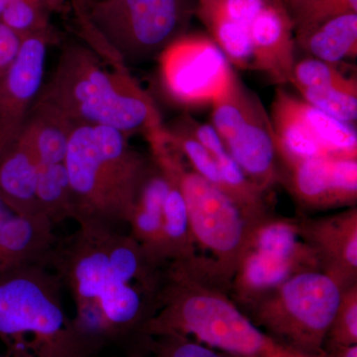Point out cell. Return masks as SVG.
<instances>
[{"label": "cell", "instance_id": "obj_1", "mask_svg": "<svg viewBox=\"0 0 357 357\" xmlns=\"http://www.w3.org/2000/svg\"><path fill=\"white\" fill-rule=\"evenodd\" d=\"M47 264L69 290L84 357H147L168 266L152 260L123 229L79 225L55 243Z\"/></svg>", "mask_w": 357, "mask_h": 357}, {"label": "cell", "instance_id": "obj_2", "mask_svg": "<svg viewBox=\"0 0 357 357\" xmlns=\"http://www.w3.org/2000/svg\"><path fill=\"white\" fill-rule=\"evenodd\" d=\"M98 52L79 42L62 47L48 83L37 100L49 103L76 126H107L128 137L163 128L156 105L126 66L110 69Z\"/></svg>", "mask_w": 357, "mask_h": 357}, {"label": "cell", "instance_id": "obj_3", "mask_svg": "<svg viewBox=\"0 0 357 357\" xmlns=\"http://www.w3.org/2000/svg\"><path fill=\"white\" fill-rule=\"evenodd\" d=\"M129 137L107 126H77L65 166L69 177L70 218L79 225L123 229L151 163Z\"/></svg>", "mask_w": 357, "mask_h": 357}, {"label": "cell", "instance_id": "obj_4", "mask_svg": "<svg viewBox=\"0 0 357 357\" xmlns=\"http://www.w3.org/2000/svg\"><path fill=\"white\" fill-rule=\"evenodd\" d=\"M227 289L184 264L167 272L158 312L148 335H194L199 342L238 357H309L287 349L246 316Z\"/></svg>", "mask_w": 357, "mask_h": 357}, {"label": "cell", "instance_id": "obj_5", "mask_svg": "<svg viewBox=\"0 0 357 357\" xmlns=\"http://www.w3.org/2000/svg\"><path fill=\"white\" fill-rule=\"evenodd\" d=\"M62 289L46 263L0 276V338L8 357H84Z\"/></svg>", "mask_w": 357, "mask_h": 357}, {"label": "cell", "instance_id": "obj_6", "mask_svg": "<svg viewBox=\"0 0 357 357\" xmlns=\"http://www.w3.org/2000/svg\"><path fill=\"white\" fill-rule=\"evenodd\" d=\"M166 159L184 196L195 245L206 255L195 258V264L230 290L253 231L261 222L249 218L225 192L188 168L180 150L169 152Z\"/></svg>", "mask_w": 357, "mask_h": 357}, {"label": "cell", "instance_id": "obj_7", "mask_svg": "<svg viewBox=\"0 0 357 357\" xmlns=\"http://www.w3.org/2000/svg\"><path fill=\"white\" fill-rule=\"evenodd\" d=\"M344 288L319 269L293 275L245 312L275 342L303 356L323 351Z\"/></svg>", "mask_w": 357, "mask_h": 357}, {"label": "cell", "instance_id": "obj_8", "mask_svg": "<svg viewBox=\"0 0 357 357\" xmlns=\"http://www.w3.org/2000/svg\"><path fill=\"white\" fill-rule=\"evenodd\" d=\"M81 8L89 30L121 64H137L184 33L187 0H96Z\"/></svg>", "mask_w": 357, "mask_h": 357}, {"label": "cell", "instance_id": "obj_9", "mask_svg": "<svg viewBox=\"0 0 357 357\" xmlns=\"http://www.w3.org/2000/svg\"><path fill=\"white\" fill-rule=\"evenodd\" d=\"M158 58L164 88L185 107L213 105L236 75L222 51L206 35L183 34Z\"/></svg>", "mask_w": 357, "mask_h": 357}, {"label": "cell", "instance_id": "obj_10", "mask_svg": "<svg viewBox=\"0 0 357 357\" xmlns=\"http://www.w3.org/2000/svg\"><path fill=\"white\" fill-rule=\"evenodd\" d=\"M52 39V30L21 39L17 55L0 77V151L18 135L38 98Z\"/></svg>", "mask_w": 357, "mask_h": 357}, {"label": "cell", "instance_id": "obj_11", "mask_svg": "<svg viewBox=\"0 0 357 357\" xmlns=\"http://www.w3.org/2000/svg\"><path fill=\"white\" fill-rule=\"evenodd\" d=\"M300 236L312 249L319 270L344 289L357 281V210L317 218H297Z\"/></svg>", "mask_w": 357, "mask_h": 357}, {"label": "cell", "instance_id": "obj_12", "mask_svg": "<svg viewBox=\"0 0 357 357\" xmlns=\"http://www.w3.org/2000/svg\"><path fill=\"white\" fill-rule=\"evenodd\" d=\"M227 153L241 167L246 177L266 192L280 175L277 167V149L270 116L253 93L248 112L236 132L225 143Z\"/></svg>", "mask_w": 357, "mask_h": 357}, {"label": "cell", "instance_id": "obj_13", "mask_svg": "<svg viewBox=\"0 0 357 357\" xmlns=\"http://www.w3.org/2000/svg\"><path fill=\"white\" fill-rule=\"evenodd\" d=\"M268 0H198L196 14L230 65L253 70L250 27Z\"/></svg>", "mask_w": 357, "mask_h": 357}, {"label": "cell", "instance_id": "obj_14", "mask_svg": "<svg viewBox=\"0 0 357 357\" xmlns=\"http://www.w3.org/2000/svg\"><path fill=\"white\" fill-rule=\"evenodd\" d=\"M253 70L274 83L290 84L295 58L292 18L279 0H268L250 27Z\"/></svg>", "mask_w": 357, "mask_h": 357}, {"label": "cell", "instance_id": "obj_15", "mask_svg": "<svg viewBox=\"0 0 357 357\" xmlns=\"http://www.w3.org/2000/svg\"><path fill=\"white\" fill-rule=\"evenodd\" d=\"M53 225L47 218L20 215L0 199V276L46 263L56 243Z\"/></svg>", "mask_w": 357, "mask_h": 357}, {"label": "cell", "instance_id": "obj_16", "mask_svg": "<svg viewBox=\"0 0 357 357\" xmlns=\"http://www.w3.org/2000/svg\"><path fill=\"white\" fill-rule=\"evenodd\" d=\"M277 154L286 166L303 160L328 157L312 132L302 109V100L277 89L271 107Z\"/></svg>", "mask_w": 357, "mask_h": 357}, {"label": "cell", "instance_id": "obj_17", "mask_svg": "<svg viewBox=\"0 0 357 357\" xmlns=\"http://www.w3.org/2000/svg\"><path fill=\"white\" fill-rule=\"evenodd\" d=\"M38 167L31 149L20 135L0 151V199L20 215L46 218L37 199Z\"/></svg>", "mask_w": 357, "mask_h": 357}, {"label": "cell", "instance_id": "obj_18", "mask_svg": "<svg viewBox=\"0 0 357 357\" xmlns=\"http://www.w3.org/2000/svg\"><path fill=\"white\" fill-rule=\"evenodd\" d=\"M170 177L156 163L151 164L128 222L129 234L147 255L161 265L164 204L170 189Z\"/></svg>", "mask_w": 357, "mask_h": 357}, {"label": "cell", "instance_id": "obj_19", "mask_svg": "<svg viewBox=\"0 0 357 357\" xmlns=\"http://www.w3.org/2000/svg\"><path fill=\"white\" fill-rule=\"evenodd\" d=\"M76 126L57 109L36 98L18 135L31 149L39 165L65 163Z\"/></svg>", "mask_w": 357, "mask_h": 357}, {"label": "cell", "instance_id": "obj_20", "mask_svg": "<svg viewBox=\"0 0 357 357\" xmlns=\"http://www.w3.org/2000/svg\"><path fill=\"white\" fill-rule=\"evenodd\" d=\"M155 163L168 174L171 182L164 204L162 261L167 265L192 261L197 257L196 245L177 175L172 165L164 157L155 159Z\"/></svg>", "mask_w": 357, "mask_h": 357}, {"label": "cell", "instance_id": "obj_21", "mask_svg": "<svg viewBox=\"0 0 357 357\" xmlns=\"http://www.w3.org/2000/svg\"><path fill=\"white\" fill-rule=\"evenodd\" d=\"M312 58L337 64L357 56V13H347L324 21L306 32L295 35Z\"/></svg>", "mask_w": 357, "mask_h": 357}, {"label": "cell", "instance_id": "obj_22", "mask_svg": "<svg viewBox=\"0 0 357 357\" xmlns=\"http://www.w3.org/2000/svg\"><path fill=\"white\" fill-rule=\"evenodd\" d=\"M287 168L291 192L304 208L324 210L340 206L333 177V157L303 160Z\"/></svg>", "mask_w": 357, "mask_h": 357}, {"label": "cell", "instance_id": "obj_23", "mask_svg": "<svg viewBox=\"0 0 357 357\" xmlns=\"http://www.w3.org/2000/svg\"><path fill=\"white\" fill-rule=\"evenodd\" d=\"M36 191L40 211L52 222L70 218V183L65 163L39 165Z\"/></svg>", "mask_w": 357, "mask_h": 357}, {"label": "cell", "instance_id": "obj_24", "mask_svg": "<svg viewBox=\"0 0 357 357\" xmlns=\"http://www.w3.org/2000/svg\"><path fill=\"white\" fill-rule=\"evenodd\" d=\"M252 96V91H249L236 75L227 91L211 105V126L225 144L243 123Z\"/></svg>", "mask_w": 357, "mask_h": 357}, {"label": "cell", "instance_id": "obj_25", "mask_svg": "<svg viewBox=\"0 0 357 357\" xmlns=\"http://www.w3.org/2000/svg\"><path fill=\"white\" fill-rule=\"evenodd\" d=\"M303 100L337 121L351 124L357 119V81L344 86L298 89Z\"/></svg>", "mask_w": 357, "mask_h": 357}, {"label": "cell", "instance_id": "obj_26", "mask_svg": "<svg viewBox=\"0 0 357 357\" xmlns=\"http://www.w3.org/2000/svg\"><path fill=\"white\" fill-rule=\"evenodd\" d=\"M48 9L25 0H10L0 21L21 39L51 31Z\"/></svg>", "mask_w": 357, "mask_h": 357}, {"label": "cell", "instance_id": "obj_27", "mask_svg": "<svg viewBox=\"0 0 357 357\" xmlns=\"http://www.w3.org/2000/svg\"><path fill=\"white\" fill-rule=\"evenodd\" d=\"M354 81H356V77L347 76L337 65L311 57L296 61L290 84L299 89L344 86Z\"/></svg>", "mask_w": 357, "mask_h": 357}, {"label": "cell", "instance_id": "obj_28", "mask_svg": "<svg viewBox=\"0 0 357 357\" xmlns=\"http://www.w3.org/2000/svg\"><path fill=\"white\" fill-rule=\"evenodd\" d=\"M169 133L181 153L189 162L192 170L211 184L222 190V181L220 168L217 160L211 156L210 152L192 137L183 124L175 130L169 131Z\"/></svg>", "mask_w": 357, "mask_h": 357}, {"label": "cell", "instance_id": "obj_29", "mask_svg": "<svg viewBox=\"0 0 357 357\" xmlns=\"http://www.w3.org/2000/svg\"><path fill=\"white\" fill-rule=\"evenodd\" d=\"M357 344V284L344 289L342 301L326 335V347Z\"/></svg>", "mask_w": 357, "mask_h": 357}, {"label": "cell", "instance_id": "obj_30", "mask_svg": "<svg viewBox=\"0 0 357 357\" xmlns=\"http://www.w3.org/2000/svg\"><path fill=\"white\" fill-rule=\"evenodd\" d=\"M347 13H357V0H310L290 16L294 33L298 35L324 21Z\"/></svg>", "mask_w": 357, "mask_h": 357}, {"label": "cell", "instance_id": "obj_31", "mask_svg": "<svg viewBox=\"0 0 357 357\" xmlns=\"http://www.w3.org/2000/svg\"><path fill=\"white\" fill-rule=\"evenodd\" d=\"M149 357H229L185 335L165 333L150 340ZM237 357V356H236Z\"/></svg>", "mask_w": 357, "mask_h": 357}, {"label": "cell", "instance_id": "obj_32", "mask_svg": "<svg viewBox=\"0 0 357 357\" xmlns=\"http://www.w3.org/2000/svg\"><path fill=\"white\" fill-rule=\"evenodd\" d=\"M183 126L202 146L206 148L215 160L227 153V148L217 130L211 124L199 123L192 119H185Z\"/></svg>", "mask_w": 357, "mask_h": 357}, {"label": "cell", "instance_id": "obj_33", "mask_svg": "<svg viewBox=\"0 0 357 357\" xmlns=\"http://www.w3.org/2000/svg\"><path fill=\"white\" fill-rule=\"evenodd\" d=\"M21 38L0 21V77L8 69L20 51Z\"/></svg>", "mask_w": 357, "mask_h": 357}, {"label": "cell", "instance_id": "obj_34", "mask_svg": "<svg viewBox=\"0 0 357 357\" xmlns=\"http://www.w3.org/2000/svg\"><path fill=\"white\" fill-rule=\"evenodd\" d=\"M310 357H357V344L351 347H326Z\"/></svg>", "mask_w": 357, "mask_h": 357}, {"label": "cell", "instance_id": "obj_35", "mask_svg": "<svg viewBox=\"0 0 357 357\" xmlns=\"http://www.w3.org/2000/svg\"><path fill=\"white\" fill-rule=\"evenodd\" d=\"M25 1L44 6L45 8L50 11L53 10V9L60 8V7L63 6V3H64V1H62V0H25Z\"/></svg>", "mask_w": 357, "mask_h": 357}, {"label": "cell", "instance_id": "obj_36", "mask_svg": "<svg viewBox=\"0 0 357 357\" xmlns=\"http://www.w3.org/2000/svg\"><path fill=\"white\" fill-rule=\"evenodd\" d=\"M285 8L287 9L289 14L295 13L296 10L309 2L310 0H279Z\"/></svg>", "mask_w": 357, "mask_h": 357}, {"label": "cell", "instance_id": "obj_37", "mask_svg": "<svg viewBox=\"0 0 357 357\" xmlns=\"http://www.w3.org/2000/svg\"><path fill=\"white\" fill-rule=\"evenodd\" d=\"M9 2H10V0H0V17H1L6 7L8 6Z\"/></svg>", "mask_w": 357, "mask_h": 357}, {"label": "cell", "instance_id": "obj_38", "mask_svg": "<svg viewBox=\"0 0 357 357\" xmlns=\"http://www.w3.org/2000/svg\"><path fill=\"white\" fill-rule=\"evenodd\" d=\"M96 1V0H74V2H76L77 4H81V6H86V4L91 3V2Z\"/></svg>", "mask_w": 357, "mask_h": 357}, {"label": "cell", "instance_id": "obj_39", "mask_svg": "<svg viewBox=\"0 0 357 357\" xmlns=\"http://www.w3.org/2000/svg\"><path fill=\"white\" fill-rule=\"evenodd\" d=\"M0 357H8V356H0Z\"/></svg>", "mask_w": 357, "mask_h": 357}, {"label": "cell", "instance_id": "obj_40", "mask_svg": "<svg viewBox=\"0 0 357 357\" xmlns=\"http://www.w3.org/2000/svg\"><path fill=\"white\" fill-rule=\"evenodd\" d=\"M62 1H65V0H62Z\"/></svg>", "mask_w": 357, "mask_h": 357}, {"label": "cell", "instance_id": "obj_41", "mask_svg": "<svg viewBox=\"0 0 357 357\" xmlns=\"http://www.w3.org/2000/svg\"><path fill=\"white\" fill-rule=\"evenodd\" d=\"M237 357H238V356H237Z\"/></svg>", "mask_w": 357, "mask_h": 357}, {"label": "cell", "instance_id": "obj_42", "mask_svg": "<svg viewBox=\"0 0 357 357\" xmlns=\"http://www.w3.org/2000/svg\"><path fill=\"white\" fill-rule=\"evenodd\" d=\"M148 357H149V356H148Z\"/></svg>", "mask_w": 357, "mask_h": 357}]
</instances>
